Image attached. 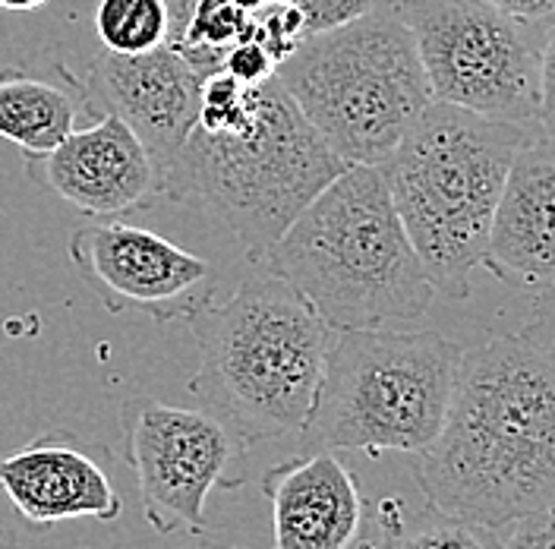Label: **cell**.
Returning <instances> with one entry per match:
<instances>
[{
	"label": "cell",
	"instance_id": "e0dca14e",
	"mask_svg": "<svg viewBox=\"0 0 555 549\" xmlns=\"http://www.w3.org/2000/svg\"><path fill=\"white\" fill-rule=\"evenodd\" d=\"M382 537L376 547L363 549H502V527H486L477 521L442 515L426 509L408 518L401 499H382Z\"/></svg>",
	"mask_w": 555,
	"mask_h": 549
},
{
	"label": "cell",
	"instance_id": "5bb4252c",
	"mask_svg": "<svg viewBox=\"0 0 555 549\" xmlns=\"http://www.w3.org/2000/svg\"><path fill=\"white\" fill-rule=\"evenodd\" d=\"M483 266L524 291L555 284V139H524L492 215Z\"/></svg>",
	"mask_w": 555,
	"mask_h": 549
},
{
	"label": "cell",
	"instance_id": "277c9868",
	"mask_svg": "<svg viewBox=\"0 0 555 549\" xmlns=\"http://www.w3.org/2000/svg\"><path fill=\"white\" fill-rule=\"evenodd\" d=\"M199 347L190 392L243 446L304 433L319 398L328 322L284 278L243 281L224 304L186 316Z\"/></svg>",
	"mask_w": 555,
	"mask_h": 549
},
{
	"label": "cell",
	"instance_id": "4fadbf2b",
	"mask_svg": "<svg viewBox=\"0 0 555 549\" xmlns=\"http://www.w3.org/2000/svg\"><path fill=\"white\" fill-rule=\"evenodd\" d=\"M0 489L29 524L73 518L114 521L124 499L107 474V451L73 433H44L0 461Z\"/></svg>",
	"mask_w": 555,
	"mask_h": 549
},
{
	"label": "cell",
	"instance_id": "ffe728a7",
	"mask_svg": "<svg viewBox=\"0 0 555 549\" xmlns=\"http://www.w3.org/2000/svg\"><path fill=\"white\" fill-rule=\"evenodd\" d=\"M379 3H385V0H297V7L304 10V29H307V35L350 23V20L370 13Z\"/></svg>",
	"mask_w": 555,
	"mask_h": 549
},
{
	"label": "cell",
	"instance_id": "5b68a950",
	"mask_svg": "<svg viewBox=\"0 0 555 549\" xmlns=\"http://www.w3.org/2000/svg\"><path fill=\"white\" fill-rule=\"evenodd\" d=\"M527 137V124L429 102L379 165L404 234L449 301L470 297V274L483 266L492 215Z\"/></svg>",
	"mask_w": 555,
	"mask_h": 549
},
{
	"label": "cell",
	"instance_id": "603a6c76",
	"mask_svg": "<svg viewBox=\"0 0 555 549\" xmlns=\"http://www.w3.org/2000/svg\"><path fill=\"white\" fill-rule=\"evenodd\" d=\"M520 339L533 347H540L543 354H550L555 360V284L543 288L537 304H533V312L520 332Z\"/></svg>",
	"mask_w": 555,
	"mask_h": 549
},
{
	"label": "cell",
	"instance_id": "30bf717a",
	"mask_svg": "<svg viewBox=\"0 0 555 549\" xmlns=\"http://www.w3.org/2000/svg\"><path fill=\"white\" fill-rule=\"evenodd\" d=\"M69 259L111 312H142L155 322L186 319L208 304L218 281L208 259L124 221L76 228Z\"/></svg>",
	"mask_w": 555,
	"mask_h": 549
},
{
	"label": "cell",
	"instance_id": "83f0119b",
	"mask_svg": "<svg viewBox=\"0 0 555 549\" xmlns=\"http://www.w3.org/2000/svg\"><path fill=\"white\" fill-rule=\"evenodd\" d=\"M269 3H297V0H269Z\"/></svg>",
	"mask_w": 555,
	"mask_h": 549
},
{
	"label": "cell",
	"instance_id": "ac0fdd59",
	"mask_svg": "<svg viewBox=\"0 0 555 549\" xmlns=\"http://www.w3.org/2000/svg\"><path fill=\"white\" fill-rule=\"evenodd\" d=\"M177 29L180 16L171 0H99L95 10V33L114 54L152 51L171 41Z\"/></svg>",
	"mask_w": 555,
	"mask_h": 549
},
{
	"label": "cell",
	"instance_id": "d6986e66",
	"mask_svg": "<svg viewBox=\"0 0 555 549\" xmlns=\"http://www.w3.org/2000/svg\"><path fill=\"white\" fill-rule=\"evenodd\" d=\"M275 58L269 54V48L256 38H243V41H234L224 58H221V69L228 76H234L243 86H259L266 79L275 76Z\"/></svg>",
	"mask_w": 555,
	"mask_h": 549
},
{
	"label": "cell",
	"instance_id": "44dd1931",
	"mask_svg": "<svg viewBox=\"0 0 555 549\" xmlns=\"http://www.w3.org/2000/svg\"><path fill=\"white\" fill-rule=\"evenodd\" d=\"M537 124L550 139H555V26L540 44L537 69Z\"/></svg>",
	"mask_w": 555,
	"mask_h": 549
},
{
	"label": "cell",
	"instance_id": "6da1fadb",
	"mask_svg": "<svg viewBox=\"0 0 555 549\" xmlns=\"http://www.w3.org/2000/svg\"><path fill=\"white\" fill-rule=\"evenodd\" d=\"M414 474L429 509L486 527L553 509V357L520 335L464 350L446 423Z\"/></svg>",
	"mask_w": 555,
	"mask_h": 549
},
{
	"label": "cell",
	"instance_id": "cb8c5ba5",
	"mask_svg": "<svg viewBox=\"0 0 555 549\" xmlns=\"http://www.w3.org/2000/svg\"><path fill=\"white\" fill-rule=\"evenodd\" d=\"M492 3L537 35H546L555 26V0H492Z\"/></svg>",
	"mask_w": 555,
	"mask_h": 549
},
{
	"label": "cell",
	"instance_id": "7c38bea8",
	"mask_svg": "<svg viewBox=\"0 0 555 549\" xmlns=\"http://www.w3.org/2000/svg\"><path fill=\"white\" fill-rule=\"evenodd\" d=\"M26 162L35 183L95 218L130 215L162 196L149 149L114 114H102L86 130H73L61 145Z\"/></svg>",
	"mask_w": 555,
	"mask_h": 549
},
{
	"label": "cell",
	"instance_id": "f546056e",
	"mask_svg": "<svg viewBox=\"0 0 555 549\" xmlns=\"http://www.w3.org/2000/svg\"><path fill=\"white\" fill-rule=\"evenodd\" d=\"M353 549H363V547H360V544H357V547H353Z\"/></svg>",
	"mask_w": 555,
	"mask_h": 549
},
{
	"label": "cell",
	"instance_id": "4316f807",
	"mask_svg": "<svg viewBox=\"0 0 555 549\" xmlns=\"http://www.w3.org/2000/svg\"><path fill=\"white\" fill-rule=\"evenodd\" d=\"M183 549H241V547H224V544H211V540H203V544H190Z\"/></svg>",
	"mask_w": 555,
	"mask_h": 549
},
{
	"label": "cell",
	"instance_id": "9c48e42d",
	"mask_svg": "<svg viewBox=\"0 0 555 549\" xmlns=\"http://www.w3.org/2000/svg\"><path fill=\"white\" fill-rule=\"evenodd\" d=\"M124 458L137 474L142 515L158 534L203 537L211 489H241L246 446L208 411L130 398L120 411Z\"/></svg>",
	"mask_w": 555,
	"mask_h": 549
},
{
	"label": "cell",
	"instance_id": "52a82bcc",
	"mask_svg": "<svg viewBox=\"0 0 555 549\" xmlns=\"http://www.w3.org/2000/svg\"><path fill=\"white\" fill-rule=\"evenodd\" d=\"M464 350L436 332H335L304 451L420 455L449 413Z\"/></svg>",
	"mask_w": 555,
	"mask_h": 549
},
{
	"label": "cell",
	"instance_id": "484cf974",
	"mask_svg": "<svg viewBox=\"0 0 555 549\" xmlns=\"http://www.w3.org/2000/svg\"><path fill=\"white\" fill-rule=\"evenodd\" d=\"M241 13H246V16H253V13H259L269 0H231Z\"/></svg>",
	"mask_w": 555,
	"mask_h": 549
},
{
	"label": "cell",
	"instance_id": "ba28073f",
	"mask_svg": "<svg viewBox=\"0 0 555 549\" xmlns=\"http://www.w3.org/2000/svg\"><path fill=\"white\" fill-rule=\"evenodd\" d=\"M433 102L486 117L537 124V69L543 35L492 0H401Z\"/></svg>",
	"mask_w": 555,
	"mask_h": 549
},
{
	"label": "cell",
	"instance_id": "9a60e30c",
	"mask_svg": "<svg viewBox=\"0 0 555 549\" xmlns=\"http://www.w3.org/2000/svg\"><path fill=\"white\" fill-rule=\"evenodd\" d=\"M275 549H353L363 537V496L338 451H304L262 477Z\"/></svg>",
	"mask_w": 555,
	"mask_h": 549
},
{
	"label": "cell",
	"instance_id": "3957f363",
	"mask_svg": "<svg viewBox=\"0 0 555 549\" xmlns=\"http://www.w3.org/2000/svg\"><path fill=\"white\" fill-rule=\"evenodd\" d=\"M259 259L332 332L401 329L436 297L379 165H347Z\"/></svg>",
	"mask_w": 555,
	"mask_h": 549
},
{
	"label": "cell",
	"instance_id": "2e32d148",
	"mask_svg": "<svg viewBox=\"0 0 555 549\" xmlns=\"http://www.w3.org/2000/svg\"><path fill=\"white\" fill-rule=\"evenodd\" d=\"M79 102H86L82 92L7 73L0 76V137L20 145L26 158H38L73 133Z\"/></svg>",
	"mask_w": 555,
	"mask_h": 549
},
{
	"label": "cell",
	"instance_id": "f1b7e54d",
	"mask_svg": "<svg viewBox=\"0 0 555 549\" xmlns=\"http://www.w3.org/2000/svg\"><path fill=\"white\" fill-rule=\"evenodd\" d=\"M0 549H10V547H7V544H3V540H0Z\"/></svg>",
	"mask_w": 555,
	"mask_h": 549
},
{
	"label": "cell",
	"instance_id": "8fae6325",
	"mask_svg": "<svg viewBox=\"0 0 555 549\" xmlns=\"http://www.w3.org/2000/svg\"><path fill=\"white\" fill-rule=\"evenodd\" d=\"M203 79L206 73L173 41L142 54L104 51L89 69L82 99L86 104H99L102 114L120 117L137 133L155 162L162 190L165 174L171 171L196 127Z\"/></svg>",
	"mask_w": 555,
	"mask_h": 549
},
{
	"label": "cell",
	"instance_id": "8992f818",
	"mask_svg": "<svg viewBox=\"0 0 555 549\" xmlns=\"http://www.w3.org/2000/svg\"><path fill=\"white\" fill-rule=\"evenodd\" d=\"M275 79L347 165H382L433 102L414 33L388 0L304 35Z\"/></svg>",
	"mask_w": 555,
	"mask_h": 549
},
{
	"label": "cell",
	"instance_id": "d4e9b609",
	"mask_svg": "<svg viewBox=\"0 0 555 549\" xmlns=\"http://www.w3.org/2000/svg\"><path fill=\"white\" fill-rule=\"evenodd\" d=\"M48 0H0V10H13V13H29L44 7Z\"/></svg>",
	"mask_w": 555,
	"mask_h": 549
},
{
	"label": "cell",
	"instance_id": "7402d4cb",
	"mask_svg": "<svg viewBox=\"0 0 555 549\" xmlns=\"http://www.w3.org/2000/svg\"><path fill=\"white\" fill-rule=\"evenodd\" d=\"M502 549H555V506L518 518Z\"/></svg>",
	"mask_w": 555,
	"mask_h": 549
},
{
	"label": "cell",
	"instance_id": "7a4b0ae2",
	"mask_svg": "<svg viewBox=\"0 0 555 549\" xmlns=\"http://www.w3.org/2000/svg\"><path fill=\"white\" fill-rule=\"evenodd\" d=\"M345 168L275 76L243 86L215 69L162 196L208 212L259 259Z\"/></svg>",
	"mask_w": 555,
	"mask_h": 549
}]
</instances>
